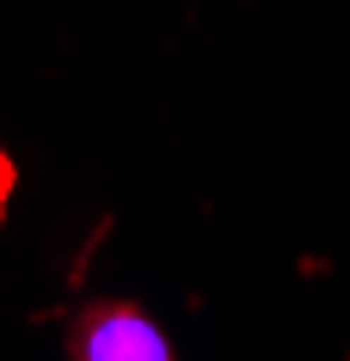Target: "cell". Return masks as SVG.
I'll return each instance as SVG.
<instances>
[{
  "label": "cell",
  "instance_id": "cell-1",
  "mask_svg": "<svg viewBox=\"0 0 350 361\" xmlns=\"http://www.w3.org/2000/svg\"><path fill=\"white\" fill-rule=\"evenodd\" d=\"M69 361H172V344L138 304L98 298L69 322Z\"/></svg>",
  "mask_w": 350,
  "mask_h": 361
},
{
  "label": "cell",
  "instance_id": "cell-2",
  "mask_svg": "<svg viewBox=\"0 0 350 361\" xmlns=\"http://www.w3.org/2000/svg\"><path fill=\"white\" fill-rule=\"evenodd\" d=\"M6 190H12V166H6V155H0V212H6Z\"/></svg>",
  "mask_w": 350,
  "mask_h": 361
}]
</instances>
